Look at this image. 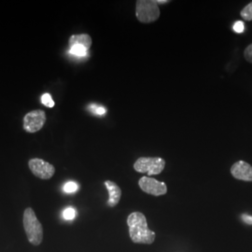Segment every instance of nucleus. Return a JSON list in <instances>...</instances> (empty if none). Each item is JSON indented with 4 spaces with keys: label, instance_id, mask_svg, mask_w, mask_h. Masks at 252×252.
Here are the masks:
<instances>
[{
    "label": "nucleus",
    "instance_id": "f257e3e1",
    "mask_svg": "<svg viewBox=\"0 0 252 252\" xmlns=\"http://www.w3.org/2000/svg\"><path fill=\"white\" fill-rule=\"evenodd\" d=\"M129 235L135 244L151 245L154 242L156 234L148 227L147 219L141 212H133L127 218Z\"/></svg>",
    "mask_w": 252,
    "mask_h": 252
},
{
    "label": "nucleus",
    "instance_id": "f03ea898",
    "mask_svg": "<svg viewBox=\"0 0 252 252\" xmlns=\"http://www.w3.org/2000/svg\"><path fill=\"white\" fill-rule=\"evenodd\" d=\"M23 223L28 242L37 247L43 241V226L36 218V213L31 207H27L24 212Z\"/></svg>",
    "mask_w": 252,
    "mask_h": 252
},
{
    "label": "nucleus",
    "instance_id": "7ed1b4c3",
    "mask_svg": "<svg viewBox=\"0 0 252 252\" xmlns=\"http://www.w3.org/2000/svg\"><path fill=\"white\" fill-rule=\"evenodd\" d=\"M160 9L155 0H137L135 3V16L143 24L156 22L160 17Z\"/></svg>",
    "mask_w": 252,
    "mask_h": 252
},
{
    "label": "nucleus",
    "instance_id": "20e7f679",
    "mask_svg": "<svg viewBox=\"0 0 252 252\" xmlns=\"http://www.w3.org/2000/svg\"><path fill=\"white\" fill-rule=\"evenodd\" d=\"M165 167V161L160 157H140L134 163V169L138 173H148V176L161 174Z\"/></svg>",
    "mask_w": 252,
    "mask_h": 252
},
{
    "label": "nucleus",
    "instance_id": "39448f33",
    "mask_svg": "<svg viewBox=\"0 0 252 252\" xmlns=\"http://www.w3.org/2000/svg\"><path fill=\"white\" fill-rule=\"evenodd\" d=\"M28 166L34 176L40 180H50L55 174V167L52 163L39 158H33L28 161Z\"/></svg>",
    "mask_w": 252,
    "mask_h": 252
},
{
    "label": "nucleus",
    "instance_id": "423d86ee",
    "mask_svg": "<svg viewBox=\"0 0 252 252\" xmlns=\"http://www.w3.org/2000/svg\"><path fill=\"white\" fill-rule=\"evenodd\" d=\"M46 123V113L42 109L28 112L24 118V129L27 133H36Z\"/></svg>",
    "mask_w": 252,
    "mask_h": 252
},
{
    "label": "nucleus",
    "instance_id": "0eeeda50",
    "mask_svg": "<svg viewBox=\"0 0 252 252\" xmlns=\"http://www.w3.org/2000/svg\"><path fill=\"white\" fill-rule=\"evenodd\" d=\"M138 185L144 192L153 196H161L167 192L166 184L152 177H142L138 181Z\"/></svg>",
    "mask_w": 252,
    "mask_h": 252
},
{
    "label": "nucleus",
    "instance_id": "6e6552de",
    "mask_svg": "<svg viewBox=\"0 0 252 252\" xmlns=\"http://www.w3.org/2000/svg\"><path fill=\"white\" fill-rule=\"evenodd\" d=\"M231 174L236 180L252 182V165L245 161L234 162L231 167Z\"/></svg>",
    "mask_w": 252,
    "mask_h": 252
},
{
    "label": "nucleus",
    "instance_id": "1a4fd4ad",
    "mask_svg": "<svg viewBox=\"0 0 252 252\" xmlns=\"http://www.w3.org/2000/svg\"><path fill=\"white\" fill-rule=\"evenodd\" d=\"M104 184L108 189V195H109L108 203H107L108 207H116L122 197V189L118 186V184L111 180H106Z\"/></svg>",
    "mask_w": 252,
    "mask_h": 252
},
{
    "label": "nucleus",
    "instance_id": "9d476101",
    "mask_svg": "<svg viewBox=\"0 0 252 252\" xmlns=\"http://www.w3.org/2000/svg\"><path fill=\"white\" fill-rule=\"evenodd\" d=\"M92 37L88 34H80V35H73L69 38V46L74 45L84 46L87 50H89L92 46Z\"/></svg>",
    "mask_w": 252,
    "mask_h": 252
},
{
    "label": "nucleus",
    "instance_id": "9b49d317",
    "mask_svg": "<svg viewBox=\"0 0 252 252\" xmlns=\"http://www.w3.org/2000/svg\"><path fill=\"white\" fill-rule=\"evenodd\" d=\"M69 52H70V54L77 56V57H84L87 55L88 50L84 46L74 45L70 47Z\"/></svg>",
    "mask_w": 252,
    "mask_h": 252
},
{
    "label": "nucleus",
    "instance_id": "f8f14e48",
    "mask_svg": "<svg viewBox=\"0 0 252 252\" xmlns=\"http://www.w3.org/2000/svg\"><path fill=\"white\" fill-rule=\"evenodd\" d=\"M240 16L248 22L252 21V1L247 6H245L242 10L240 11Z\"/></svg>",
    "mask_w": 252,
    "mask_h": 252
},
{
    "label": "nucleus",
    "instance_id": "ddd939ff",
    "mask_svg": "<svg viewBox=\"0 0 252 252\" xmlns=\"http://www.w3.org/2000/svg\"><path fill=\"white\" fill-rule=\"evenodd\" d=\"M41 103L48 108H54V101L50 94H44L41 96Z\"/></svg>",
    "mask_w": 252,
    "mask_h": 252
},
{
    "label": "nucleus",
    "instance_id": "4468645a",
    "mask_svg": "<svg viewBox=\"0 0 252 252\" xmlns=\"http://www.w3.org/2000/svg\"><path fill=\"white\" fill-rule=\"evenodd\" d=\"M78 189H79L78 184H77L76 182H72V181L65 183L64 186H63V191H65V192H67V193L75 192V191L78 190Z\"/></svg>",
    "mask_w": 252,
    "mask_h": 252
},
{
    "label": "nucleus",
    "instance_id": "2eb2a0df",
    "mask_svg": "<svg viewBox=\"0 0 252 252\" xmlns=\"http://www.w3.org/2000/svg\"><path fill=\"white\" fill-rule=\"evenodd\" d=\"M63 216L65 220H71L76 217V210L73 207H67L66 209L63 210Z\"/></svg>",
    "mask_w": 252,
    "mask_h": 252
},
{
    "label": "nucleus",
    "instance_id": "dca6fc26",
    "mask_svg": "<svg viewBox=\"0 0 252 252\" xmlns=\"http://www.w3.org/2000/svg\"><path fill=\"white\" fill-rule=\"evenodd\" d=\"M90 109L94 113V114H96V115H105L106 114V112H107V109L106 108H103V107H99V106H97V105H95V104H93V105H91Z\"/></svg>",
    "mask_w": 252,
    "mask_h": 252
},
{
    "label": "nucleus",
    "instance_id": "f3484780",
    "mask_svg": "<svg viewBox=\"0 0 252 252\" xmlns=\"http://www.w3.org/2000/svg\"><path fill=\"white\" fill-rule=\"evenodd\" d=\"M244 58L249 63H252V43L245 49V51H244Z\"/></svg>",
    "mask_w": 252,
    "mask_h": 252
},
{
    "label": "nucleus",
    "instance_id": "a211bd4d",
    "mask_svg": "<svg viewBox=\"0 0 252 252\" xmlns=\"http://www.w3.org/2000/svg\"><path fill=\"white\" fill-rule=\"evenodd\" d=\"M234 32L237 33V34H241L243 33L244 30H245V25H244L242 21H237L234 23V27H233Z\"/></svg>",
    "mask_w": 252,
    "mask_h": 252
},
{
    "label": "nucleus",
    "instance_id": "6ab92c4d",
    "mask_svg": "<svg viewBox=\"0 0 252 252\" xmlns=\"http://www.w3.org/2000/svg\"><path fill=\"white\" fill-rule=\"evenodd\" d=\"M242 220H243V221H245L246 223H248V224H251L252 225V217L250 216V215H247V214H245L242 216Z\"/></svg>",
    "mask_w": 252,
    "mask_h": 252
},
{
    "label": "nucleus",
    "instance_id": "aec40b11",
    "mask_svg": "<svg viewBox=\"0 0 252 252\" xmlns=\"http://www.w3.org/2000/svg\"><path fill=\"white\" fill-rule=\"evenodd\" d=\"M156 1V3L159 5V4H165V3H169L170 1L169 0H155Z\"/></svg>",
    "mask_w": 252,
    "mask_h": 252
}]
</instances>
